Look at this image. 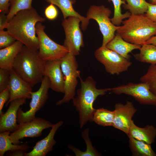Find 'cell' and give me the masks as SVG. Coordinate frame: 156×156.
I'll list each match as a JSON object with an SVG mask.
<instances>
[{
  "label": "cell",
  "instance_id": "obj_1",
  "mask_svg": "<svg viewBox=\"0 0 156 156\" xmlns=\"http://www.w3.org/2000/svg\"><path fill=\"white\" fill-rule=\"evenodd\" d=\"M45 21L36 9H29L18 12L8 22V31L17 40L32 51H38L39 40L36 34L35 26L37 23Z\"/></svg>",
  "mask_w": 156,
  "mask_h": 156
},
{
  "label": "cell",
  "instance_id": "obj_2",
  "mask_svg": "<svg viewBox=\"0 0 156 156\" xmlns=\"http://www.w3.org/2000/svg\"><path fill=\"white\" fill-rule=\"evenodd\" d=\"M80 88L77 91V95L73 99V105L78 112L80 128H82L88 121H93V115L96 109L93 104L97 97L105 95L111 88L98 89L96 83L91 76L85 80L80 77Z\"/></svg>",
  "mask_w": 156,
  "mask_h": 156
},
{
  "label": "cell",
  "instance_id": "obj_3",
  "mask_svg": "<svg viewBox=\"0 0 156 156\" xmlns=\"http://www.w3.org/2000/svg\"><path fill=\"white\" fill-rule=\"evenodd\" d=\"M122 23L116 33L131 44L142 46L156 35V22L150 20L145 14H131Z\"/></svg>",
  "mask_w": 156,
  "mask_h": 156
},
{
  "label": "cell",
  "instance_id": "obj_4",
  "mask_svg": "<svg viewBox=\"0 0 156 156\" xmlns=\"http://www.w3.org/2000/svg\"><path fill=\"white\" fill-rule=\"evenodd\" d=\"M45 62L39 56L38 51H33L24 45L15 59L13 69L33 88L44 76Z\"/></svg>",
  "mask_w": 156,
  "mask_h": 156
},
{
  "label": "cell",
  "instance_id": "obj_5",
  "mask_svg": "<svg viewBox=\"0 0 156 156\" xmlns=\"http://www.w3.org/2000/svg\"><path fill=\"white\" fill-rule=\"evenodd\" d=\"M76 56L68 52L61 59V68L64 78V96L56 102L57 105L69 102L75 97L80 71Z\"/></svg>",
  "mask_w": 156,
  "mask_h": 156
},
{
  "label": "cell",
  "instance_id": "obj_6",
  "mask_svg": "<svg viewBox=\"0 0 156 156\" xmlns=\"http://www.w3.org/2000/svg\"><path fill=\"white\" fill-rule=\"evenodd\" d=\"M45 26L39 22L36 25V34L38 37L39 57L45 61L61 59L69 52L64 45L59 44L51 40L44 31Z\"/></svg>",
  "mask_w": 156,
  "mask_h": 156
},
{
  "label": "cell",
  "instance_id": "obj_7",
  "mask_svg": "<svg viewBox=\"0 0 156 156\" xmlns=\"http://www.w3.org/2000/svg\"><path fill=\"white\" fill-rule=\"evenodd\" d=\"M111 13V10L103 5H91L87 12L86 17L89 20H95L98 24L103 36L102 46H105L113 39L119 27L111 22L109 18Z\"/></svg>",
  "mask_w": 156,
  "mask_h": 156
},
{
  "label": "cell",
  "instance_id": "obj_8",
  "mask_svg": "<svg viewBox=\"0 0 156 156\" xmlns=\"http://www.w3.org/2000/svg\"><path fill=\"white\" fill-rule=\"evenodd\" d=\"M41 82L40 86L37 91L30 92L31 100L29 109L24 112L21 107L19 109L17 116L18 124L29 122L34 119L37 112L45 105L48 98L50 82L48 77L46 75H44Z\"/></svg>",
  "mask_w": 156,
  "mask_h": 156
},
{
  "label": "cell",
  "instance_id": "obj_9",
  "mask_svg": "<svg viewBox=\"0 0 156 156\" xmlns=\"http://www.w3.org/2000/svg\"><path fill=\"white\" fill-rule=\"evenodd\" d=\"M97 60L104 66L110 74L119 75L127 71L132 64L128 60L105 46H101L94 53Z\"/></svg>",
  "mask_w": 156,
  "mask_h": 156
},
{
  "label": "cell",
  "instance_id": "obj_10",
  "mask_svg": "<svg viewBox=\"0 0 156 156\" xmlns=\"http://www.w3.org/2000/svg\"><path fill=\"white\" fill-rule=\"evenodd\" d=\"M80 22L79 18L70 16L64 19L62 23L65 36L63 45L75 56L79 55L81 48L84 46Z\"/></svg>",
  "mask_w": 156,
  "mask_h": 156
},
{
  "label": "cell",
  "instance_id": "obj_11",
  "mask_svg": "<svg viewBox=\"0 0 156 156\" xmlns=\"http://www.w3.org/2000/svg\"><path fill=\"white\" fill-rule=\"evenodd\" d=\"M113 93L116 94H125L133 97L140 104L156 106V96L150 90L146 83L130 82L111 88Z\"/></svg>",
  "mask_w": 156,
  "mask_h": 156
},
{
  "label": "cell",
  "instance_id": "obj_12",
  "mask_svg": "<svg viewBox=\"0 0 156 156\" xmlns=\"http://www.w3.org/2000/svg\"><path fill=\"white\" fill-rule=\"evenodd\" d=\"M53 125L43 118L36 117L30 121L19 124L18 128L10 133V137L13 144L19 145L22 143L20 140L25 138L40 137L43 130L51 127Z\"/></svg>",
  "mask_w": 156,
  "mask_h": 156
},
{
  "label": "cell",
  "instance_id": "obj_13",
  "mask_svg": "<svg viewBox=\"0 0 156 156\" xmlns=\"http://www.w3.org/2000/svg\"><path fill=\"white\" fill-rule=\"evenodd\" d=\"M114 116L112 126L121 130L127 135L131 126L132 118L137 111L132 103L127 101L125 104L118 103L115 104Z\"/></svg>",
  "mask_w": 156,
  "mask_h": 156
},
{
  "label": "cell",
  "instance_id": "obj_14",
  "mask_svg": "<svg viewBox=\"0 0 156 156\" xmlns=\"http://www.w3.org/2000/svg\"><path fill=\"white\" fill-rule=\"evenodd\" d=\"M61 59L45 61L44 73L49 80L51 90L64 93V78L61 68Z\"/></svg>",
  "mask_w": 156,
  "mask_h": 156
},
{
  "label": "cell",
  "instance_id": "obj_15",
  "mask_svg": "<svg viewBox=\"0 0 156 156\" xmlns=\"http://www.w3.org/2000/svg\"><path fill=\"white\" fill-rule=\"evenodd\" d=\"M26 99H18L10 102L6 112L0 116V133L5 131L13 132L17 129L19 126L17 122L18 112L20 106L26 103Z\"/></svg>",
  "mask_w": 156,
  "mask_h": 156
},
{
  "label": "cell",
  "instance_id": "obj_16",
  "mask_svg": "<svg viewBox=\"0 0 156 156\" xmlns=\"http://www.w3.org/2000/svg\"><path fill=\"white\" fill-rule=\"evenodd\" d=\"M10 76L8 86L10 97L6 103L7 106L12 101L20 98L31 99L30 92L32 88L12 69L10 71Z\"/></svg>",
  "mask_w": 156,
  "mask_h": 156
},
{
  "label": "cell",
  "instance_id": "obj_17",
  "mask_svg": "<svg viewBox=\"0 0 156 156\" xmlns=\"http://www.w3.org/2000/svg\"><path fill=\"white\" fill-rule=\"evenodd\" d=\"M63 123V121H60L53 124L47 136L36 142L32 150L26 153L25 156H45L53 151V146L56 143L54 139V135L57 129Z\"/></svg>",
  "mask_w": 156,
  "mask_h": 156
},
{
  "label": "cell",
  "instance_id": "obj_18",
  "mask_svg": "<svg viewBox=\"0 0 156 156\" xmlns=\"http://www.w3.org/2000/svg\"><path fill=\"white\" fill-rule=\"evenodd\" d=\"M23 45L21 42L16 40L11 45L0 49V68L10 71L12 70L15 59Z\"/></svg>",
  "mask_w": 156,
  "mask_h": 156
},
{
  "label": "cell",
  "instance_id": "obj_19",
  "mask_svg": "<svg viewBox=\"0 0 156 156\" xmlns=\"http://www.w3.org/2000/svg\"><path fill=\"white\" fill-rule=\"evenodd\" d=\"M106 47L123 57L130 60L131 56L129 54L134 50H139L141 46L128 42L116 34L113 39L106 44Z\"/></svg>",
  "mask_w": 156,
  "mask_h": 156
},
{
  "label": "cell",
  "instance_id": "obj_20",
  "mask_svg": "<svg viewBox=\"0 0 156 156\" xmlns=\"http://www.w3.org/2000/svg\"><path fill=\"white\" fill-rule=\"evenodd\" d=\"M48 3L57 6L61 11L64 19L70 16L79 18L81 21V28L83 31L86 30L89 23V20L86 17L80 14L74 9L73 1L71 0H45Z\"/></svg>",
  "mask_w": 156,
  "mask_h": 156
},
{
  "label": "cell",
  "instance_id": "obj_21",
  "mask_svg": "<svg viewBox=\"0 0 156 156\" xmlns=\"http://www.w3.org/2000/svg\"><path fill=\"white\" fill-rule=\"evenodd\" d=\"M127 135L151 145L155 142L156 128L149 125L143 128L140 127L136 125L133 120Z\"/></svg>",
  "mask_w": 156,
  "mask_h": 156
},
{
  "label": "cell",
  "instance_id": "obj_22",
  "mask_svg": "<svg viewBox=\"0 0 156 156\" xmlns=\"http://www.w3.org/2000/svg\"><path fill=\"white\" fill-rule=\"evenodd\" d=\"M129 146L133 156H156L151 144L128 136Z\"/></svg>",
  "mask_w": 156,
  "mask_h": 156
},
{
  "label": "cell",
  "instance_id": "obj_23",
  "mask_svg": "<svg viewBox=\"0 0 156 156\" xmlns=\"http://www.w3.org/2000/svg\"><path fill=\"white\" fill-rule=\"evenodd\" d=\"M10 132L5 131L0 133V156H3L8 151H12L20 150L27 151L29 148V145L25 143L21 145L14 144L11 141L10 135Z\"/></svg>",
  "mask_w": 156,
  "mask_h": 156
},
{
  "label": "cell",
  "instance_id": "obj_24",
  "mask_svg": "<svg viewBox=\"0 0 156 156\" xmlns=\"http://www.w3.org/2000/svg\"><path fill=\"white\" fill-rule=\"evenodd\" d=\"M139 53L133 54L137 61L151 64H156V46L151 44H144L141 46Z\"/></svg>",
  "mask_w": 156,
  "mask_h": 156
},
{
  "label": "cell",
  "instance_id": "obj_25",
  "mask_svg": "<svg viewBox=\"0 0 156 156\" xmlns=\"http://www.w3.org/2000/svg\"><path fill=\"white\" fill-rule=\"evenodd\" d=\"M89 129H85L81 133V136L85 142L86 149L85 151H82L71 145L68 146V147L71 150L76 156H97L101 155L99 153L93 146L89 137Z\"/></svg>",
  "mask_w": 156,
  "mask_h": 156
},
{
  "label": "cell",
  "instance_id": "obj_26",
  "mask_svg": "<svg viewBox=\"0 0 156 156\" xmlns=\"http://www.w3.org/2000/svg\"><path fill=\"white\" fill-rule=\"evenodd\" d=\"M114 110L112 111L103 108L96 109L93 121L104 127L112 126L114 116Z\"/></svg>",
  "mask_w": 156,
  "mask_h": 156
},
{
  "label": "cell",
  "instance_id": "obj_27",
  "mask_svg": "<svg viewBox=\"0 0 156 156\" xmlns=\"http://www.w3.org/2000/svg\"><path fill=\"white\" fill-rule=\"evenodd\" d=\"M32 1V0H10L9 11L6 15L8 21L18 12L33 8Z\"/></svg>",
  "mask_w": 156,
  "mask_h": 156
},
{
  "label": "cell",
  "instance_id": "obj_28",
  "mask_svg": "<svg viewBox=\"0 0 156 156\" xmlns=\"http://www.w3.org/2000/svg\"><path fill=\"white\" fill-rule=\"evenodd\" d=\"M109 2L112 1L114 6V14L113 17L110 18L112 23L116 26H120L122 23L123 20L128 18L131 15L129 11L122 14L121 12V6L126 3L125 0H107Z\"/></svg>",
  "mask_w": 156,
  "mask_h": 156
},
{
  "label": "cell",
  "instance_id": "obj_29",
  "mask_svg": "<svg viewBox=\"0 0 156 156\" xmlns=\"http://www.w3.org/2000/svg\"><path fill=\"white\" fill-rule=\"evenodd\" d=\"M127 3L122 5L124 9L131 14H145L147 9V2L145 0H125Z\"/></svg>",
  "mask_w": 156,
  "mask_h": 156
},
{
  "label": "cell",
  "instance_id": "obj_30",
  "mask_svg": "<svg viewBox=\"0 0 156 156\" xmlns=\"http://www.w3.org/2000/svg\"><path fill=\"white\" fill-rule=\"evenodd\" d=\"M140 80L147 84L150 90L156 96V64H151Z\"/></svg>",
  "mask_w": 156,
  "mask_h": 156
},
{
  "label": "cell",
  "instance_id": "obj_31",
  "mask_svg": "<svg viewBox=\"0 0 156 156\" xmlns=\"http://www.w3.org/2000/svg\"><path fill=\"white\" fill-rule=\"evenodd\" d=\"M17 40L7 31H0V49L7 47L12 44Z\"/></svg>",
  "mask_w": 156,
  "mask_h": 156
},
{
  "label": "cell",
  "instance_id": "obj_32",
  "mask_svg": "<svg viewBox=\"0 0 156 156\" xmlns=\"http://www.w3.org/2000/svg\"><path fill=\"white\" fill-rule=\"evenodd\" d=\"M10 76V71L0 68V92L8 87Z\"/></svg>",
  "mask_w": 156,
  "mask_h": 156
},
{
  "label": "cell",
  "instance_id": "obj_33",
  "mask_svg": "<svg viewBox=\"0 0 156 156\" xmlns=\"http://www.w3.org/2000/svg\"><path fill=\"white\" fill-rule=\"evenodd\" d=\"M44 14L46 17L48 19L53 20L57 17L58 11L54 5L50 4L45 9Z\"/></svg>",
  "mask_w": 156,
  "mask_h": 156
},
{
  "label": "cell",
  "instance_id": "obj_34",
  "mask_svg": "<svg viewBox=\"0 0 156 156\" xmlns=\"http://www.w3.org/2000/svg\"><path fill=\"white\" fill-rule=\"evenodd\" d=\"M10 97V93L8 87L4 90L0 92V116L4 113L2 109L5 103L9 100Z\"/></svg>",
  "mask_w": 156,
  "mask_h": 156
},
{
  "label": "cell",
  "instance_id": "obj_35",
  "mask_svg": "<svg viewBox=\"0 0 156 156\" xmlns=\"http://www.w3.org/2000/svg\"><path fill=\"white\" fill-rule=\"evenodd\" d=\"M147 5L146 15L151 21L156 22V4H152L147 2Z\"/></svg>",
  "mask_w": 156,
  "mask_h": 156
},
{
  "label": "cell",
  "instance_id": "obj_36",
  "mask_svg": "<svg viewBox=\"0 0 156 156\" xmlns=\"http://www.w3.org/2000/svg\"><path fill=\"white\" fill-rule=\"evenodd\" d=\"M10 0H0V12L5 14L9 12Z\"/></svg>",
  "mask_w": 156,
  "mask_h": 156
},
{
  "label": "cell",
  "instance_id": "obj_37",
  "mask_svg": "<svg viewBox=\"0 0 156 156\" xmlns=\"http://www.w3.org/2000/svg\"><path fill=\"white\" fill-rule=\"evenodd\" d=\"M5 13L0 12V31L6 28L8 23L7 15Z\"/></svg>",
  "mask_w": 156,
  "mask_h": 156
},
{
  "label": "cell",
  "instance_id": "obj_38",
  "mask_svg": "<svg viewBox=\"0 0 156 156\" xmlns=\"http://www.w3.org/2000/svg\"><path fill=\"white\" fill-rule=\"evenodd\" d=\"M26 151L18 150L15 151H10L11 153H9L8 155L11 156H25L27 153Z\"/></svg>",
  "mask_w": 156,
  "mask_h": 156
},
{
  "label": "cell",
  "instance_id": "obj_39",
  "mask_svg": "<svg viewBox=\"0 0 156 156\" xmlns=\"http://www.w3.org/2000/svg\"><path fill=\"white\" fill-rule=\"evenodd\" d=\"M144 44H151L156 46V36H154L151 37Z\"/></svg>",
  "mask_w": 156,
  "mask_h": 156
},
{
  "label": "cell",
  "instance_id": "obj_40",
  "mask_svg": "<svg viewBox=\"0 0 156 156\" xmlns=\"http://www.w3.org/2000/svg\"><path fill=\"white\" fill-rule=\"evenodd\" d=\"M149 3L153 4H156V0H149Z\"/></svg>",
  "mask_w": 156,
  "mask_h": 156
}]
</instances>
